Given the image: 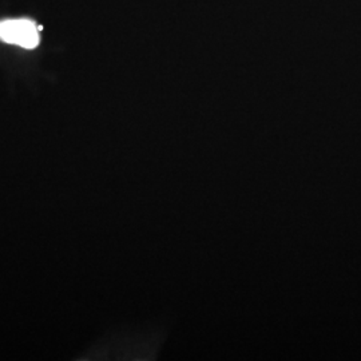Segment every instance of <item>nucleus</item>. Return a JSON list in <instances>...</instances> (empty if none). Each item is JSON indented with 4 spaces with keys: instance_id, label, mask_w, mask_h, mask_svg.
<instances>
[{
    "instance_id": "f257e3e1",
    "label": "nucleus",
    "mask_w": 361,
    "mask_h": 361,
    "mask_svg": "<svg viewBox=\"0 0 361 361\" xmlns=\"http://www.w3.org/2000/svg\"><path fill=\"white\" fill-rule=\"evenodd\" d=\"M0 39L25 49H35L39 43L38 28L30 20H7L0 23Z\"/></svg>"
}]
</instances>
